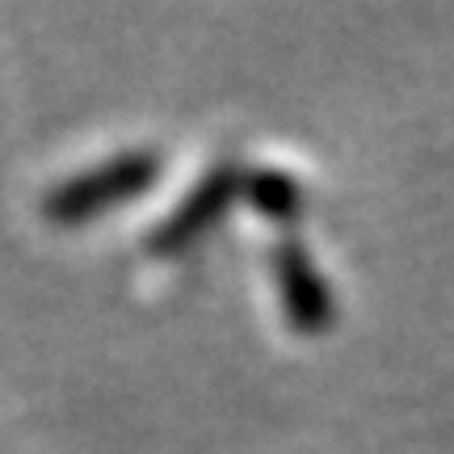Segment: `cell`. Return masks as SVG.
I'll list each match as a JSON object with an SVG mask.
<instances>
[{
    "instance_id": "obj_2",
    "label": "cell",
    "mask_w": 454,
    "mask_h": 454,
    "mask_svg": "<svg viewBox=\"0 0 454 454\" xmlns=\"http://www.w3.org/2000/svg\"><path fill=\"white\" fill-rule=\"evenodd\" d=\"M231 190H236V177H231L227 168L223 173H215V177H207L194 194L185 198V207H181V211H173L160 227H156L152 248H156V253H173V248H181L185 240H194L198 231H202V227L211 223L215 215L227 207Z\"/></svg>"
},
{
    "instance_id": "obj_3",
    "label": "cell",
    "mask_w": 454,
    "mask_h": 454,
    "mask_svg": "<svg viewBox=\"0 0 454 454\" xmlns=\"http://www.w3.org/2000/svg\"><path fill=\"white\" fill-rule=\"evenodd\" d=\"M278 282H282V299H286V311L299 328H320L328 320V299L320 278L311 274L308 253L299 248H278Z\"/></svg>"
},
{
    "instance_id": "obj_4",
    "label": "cell",
    "mask_w": 454,
    "mask_h": 454,
    "mask_svg": "<svg viewBox=\"0 0 454 454\" xmlns=\"http://www.w3.org/2000/svg\"><path fill=\"white\" fill-rule=\"evenodd\" d=\"M253 198H257V207L261 211H270V215H291L294 211V185L286 177H261L253 181Z\"/></svg>"
},
{
    "instance_id": "obj_1",
    "label": "cell",
    "mask_w": 454,
    "mask_h": 454,
    "mask_svg": "<svg viewBox=\"0 0 454 454\" xmlns=\"http://www.w3.org/2000/svg\"><path fill=\"white\" fill-rule=\"evenodd\" d=\"M156 177V156H118L98 173H84V177L59 185L47 198V215L59 223H81L89 215L106 211L114 202H122L127 194H139L147 181Z\"/></svg>"
}]
</instances>
